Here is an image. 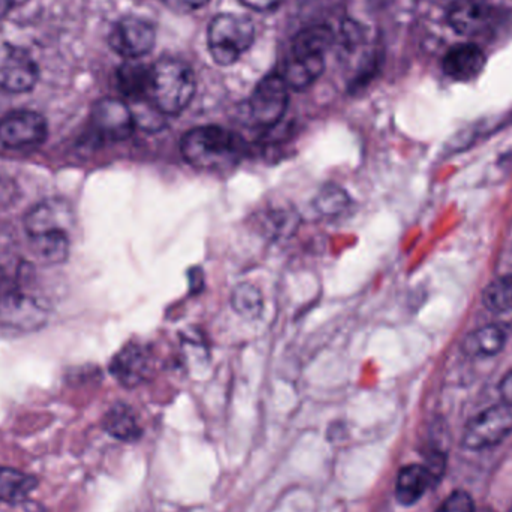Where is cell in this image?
I'll return each instance as SVG.
<instances>
[{
  "mask_svg": "<svg viewBox=\"0 0 512 512\" xmlns=\"http://www.w3.org/2000/svg\"><path fill=\"white\" fill-rule=\"evenodd\" d=\"M245 152L242 137L221 126H200L183 135V158L197 170L227 173L240 164Z\"/></svg>",
  "mask_w": 512,
  "mask_h": 512,
  "instance_id": "1",
  "label": "cell"
},
{
  "mask_svg": "<svg viewBox=\"0 0 512 512\" xmlns=\"http://www.w3.org/2000/svg\"><path fill=\"white\" fill-rule=\"evenodd\" d=\"M197 92V78L188 63L165 57L152 63L147 101L164 116H179Z\"/></svg>",
  "mask_w": 512,
  "mask_h": 512,
  "instance_id": "2",
  "label": "cell"
},
{
  "mask_svg": "<svg viewBox=\"0 0 512 512\" xmlns=\"http://www.w3.org/2000/svg\"><path fill=\"white\" fill-rule=\"evenodd\" d=\"M256 38L254 21L245 15L222 14L213 17L207 27V47L218 65L231 66L251 50Z\"/></svg>",
  "mask_w": 512,
  "mask_h": 512,
  "instance_id": "3",
  "label": "cell"
},
{
  "mask_svg": "<svg viewBox=\"0 0 512 512\" xmlns=\"http://www.w3.org/2000/svg\"><path fill=\"white\" fill-rule=\"evenodd\" d=\"M47 321L44 304L18 280L0 277V322L15 330H38Z\"/></svg>",
  "mask_w": 512,
  "mask_h": 512,
  "instance_id": "4",
  "label": "cell"
},
{
  "mask_svg": "<svg viewBox=\"0 0 512 512\" xmlns=\"http://www.w3.org/2000/svg\"><path fill=\"white\" fill-rule=\"evenodd\" d=\"M44 117L35 111L17 110L0 119V150L20 152L35 149L47 140Z\"/></svg>",
  "mask_w": 512,
  "mask_h": 512,
  "instance_id": "5",
  "label": "cell"
},
{
  "mask_svg": "<svg viewBox=\"0 0 512 512\" xmlns=\"http://www.w3.org/2000/svg\"><path fill=\"white\" fill-rule=\"evenodd\" d=\"M108 44L125 60H140L152 53L156 45V27L137 15H126L114 23Z\"/></svg>",
  "mask_w": 512,
  "mask_h": 512,
  "instance_id": "6",
  "label": "cell"
},
{
  "mask_svg": "<svg viewBox=\"0 0 512 512\" xmlns=\"http://www.w3.org/2000/svg\"><path fill=\"white\" fill-rule=\"evenodd\" d=\"M512 433V406L502 402L472 418L463 433V447L472 451L495 447Z\"/></svg>",
  "mask_w": 512,
  "mask_h": 512,
  "instance_id": "7",
  "label": "cell"
},
{
  "mask_svg": "<svg viewBox=\"0 0 512 512\" xmlns=\"http://www.w3.org/2000/svg\"><path fill=\"white\" fill-rule=\"evenodd\" d=\"M289 104V87L279 72L265 75L256 84L249 99V114L256 125L273 128L285 116Z\"/></svg>",
  "mask_w": 512,
  "mask_h": 512,
  "instance_id": "8",
  "label": "cell"
},
{
  "mask_svg": "<svg viewBox=\"0 0 512 512\" xmlns=\"http://www.w3.org/2000/svg\"><path fill=\"white\" fill-rule=\"evenodd\" d=\"M39 68L29 51L15 45L0 48V89L6 93L30 92L38 83Z\"/></svg>",
  "mask_w": 512,
  "mask_h": 512,
  "instance_id": "9",
  "label": "cell"
},
{
  "mask_svg": "<svg viewBox=\"0 0 512 512\" xmlns=\"http://www.w3.org/2000/svg\"><path fill=\"white\" fill-rule=\"evenodd\" d=\"M90 125L96 137L104 141H123L137 128L134 111L120 99L104 98L92 108Z\"/></svg>",
  "mask_w": 512,
  "mask_h": 512,
  "instance_id": "10",
  "label": "cell"
},
{
  "mask_svg": "<svg viewBox=\"0 0 512 512\" xmlns=\"http://www.w3.org/2000/svg\"><path fill=\"white\" fill-rule=\"evenodd\" d=\"M110 372L123 387H138L149 379L152 372L149 349L138 342L126 343L111 360Z\"/></svg>",
  "mask_w": 512,
  "mask_h": 512,
  "instance_id": "11",
  "label": "cell"
},
{
  "mask_svg": "<svg viewBox=\"0 0 512 512\" xmlns=\"http://www.w3.org/2000/svg\"><path fill=\"white\" fill-rule=\"evenodd\" d=\"M71 222V206L63 198L41 201L24 216V228L29 237L48 233H66Z\"/></svg>",
  "mask_w": 512,
  "mask_h": 512,
  "instance_id": "12",
  "label": "cell"
},
{
  "mask_svg": "<svg viewBox=\"0 0 512 512\" xmlns=\"http://www.w3.org/2000/svg\"><path fill=\"white\" fill-rule=\"evenodd\" d=\"M492 15V6L487 0H454L447 12L448 23L463 36L486 32Z\"/></svg>",
  "mask_w": 512,
  "mask_h": 512,
  "instance_id": "13",
  "label": "cell"
},
{
  "mask_svg": "<svg viewBox=\"0 0 512 512\" xmlns=\"http://www.w3.org/2000/svg\"><path fill=\"white\" fill-rule=\"evenodd\" d=\"M487 65V56L478 45L460 44L451 48L442 60V69L456 81L475 80Z\"/></svg>",
  "mask_w": 512,
  "mask_h": 512,
  "instance_id": "14",
  "label": "cell"
},
{
  "mask_svg": "<svg viewBox=\"0 0 512 512\" xmlns=\"http://www.w3.org/2000/svg\"><path fill=\"white\" fill-rule=\"evenodd\" d=\"M336 44V32L328 24L304 27L291 42L289 56L301 59H325L328 50Z\"/></svg>",
  "mask_w": 512,
  "mask_h": 512,
  "instance_id": "15",
  "label": "cell"
},
{
  "mask_svg": "<svg viewBox=\"0 0 512 512\" xmlns=\"http://www.w3.org/2000/svg\"><path fill=\"white\" fill-rule=\"evenodd\" d=\"M150 77H152V65H147L140 60H126L116 71L117 89L135 104L146 102Z\"/></svg>",
  "mask_w": 512,
  "mask_h": 512,
  "instance_id": "16",
  "label": "cell"
},
{
  "mask_svg": "<svg viewBox=\"0 0 512 512\" xmlns=\"http://www.w3.org/2000/svg\"><path fill=\"white\" fill-rule=\"evenodd\" d=\"M430 472L424 465L405 466L396 481V499L400 505L411 507L417 504L430 487L435 486Z\"/></svg>",
  "mask_w": 512,
  "mask_h": 512,
  "instance_id": "17",
  "label": "cell"
},
{
  "mask_svg": "<svg viewBox=\"0 0 512 512\" xmlns=\"http://www.w3.org/2000/svg\"><path fill=\"white\" fill-rule=\"evenodd\" d=\"M324 69L325 59H300V57L288 56L283 60L279 75L289 90L301 92L316 83Z\"/></svg>",
  "mask_w": 512,
  "mask_h": 512,
  "instance_id": "18",
  "label": "cell"
},
{
  "mask_svg": "<svg viewBox=\"0 0 512 512\" xmlns=\"http://www.w3.org/2000/svg\"><path fill=\"white\" fill-rule=\"evenodd\" d=\"M507 345V333L498 325H486L472 331L463 340V352L469 357L489 358L498 355Z\"/></svg>",
  "mask_w": 512,
  "mask_h": 512,
  "instance_id": "19",
  "label": "cell"
},
{
  "mask_svg": "<svg viewBox=\"0 0 512 512\" xmlns=\"http://www.w3.org/2000/svg\"><path fill=\"white\" fill-rule=\"evenodd\" d=\"M38 487V478L14 468L0 466V504L18 505L27 502Z\"/></svg>",
  "mask_w": 512,
  "mask_h": 512,
  "instance_id": "20",
  "label": "cell"
},
{
  "mask_svg": "<svg viewBox=\"0 0 512 512\" xmlns=\"http://www.w3.org/2000/svg\"><path fill=\"white\" fill-rule=\"evenodd\" d=\"M104 429L108 435L122 442H137L143 435L137 415L128 405L117 403L104 417Z\"/></svg>",
  "mask_w": 512,
  "mask_h": 512,
  "instance_id": "21",
  "label": "cell"
},
{
  "mask_svg": "<svg viewBox=\"0 0 512 512\" xmlns=\"http://www.w3.org/2000/svg\"><path fill=\"white\" fill-rule=\"evenodd\" d=\"M30 249L45 264H60L68 258V234L48 233L30 237Z\"/></svg>",
  "mask_w": 512,
  "mask_h": 512,
  "instance_id": "22",
  "label": "cell"
},
{
  "mask_svg": "<svg viewBox=\"0 0 512 512\" xmlns=\"http://www.w3.org/2000/svg\"><path fill=\"white\" fill-rule=\"evenodd\" d=\"M231 306L243 318L256 319L264 310V297L254 283H240L231 294Z\"/></svg>",
  "mask_w": 512,
  "mask_h": 512,
  "instance_id": "23",
  "label": "cell"
},
{
  "mask_svg": "<svg viewBox=\"0 0 512 512\" xmlns=\"http://www.w3.org/2000/svg\"><path fill=\"white\" fill-rule=\"evenodd\" d=\"M483 303L493 313H507L512 310V274L496 277L483 292Z\"/></svg>",
  "mask_w": 512,
  "mask_h": 512,
  "instance_id": "24",
  "label": "cell"
},
{
  "mask_svg": "<svg viewBox=\"0 0 512 512\" xmlns=\"http://www.w3.org/2000/svg\"><path fill=\"white\" fill-rule=\"evenodd\" d=\"M349 203H351V200H349L348 194L339 186L330 183V185H325L316 195L315 209L322 216L333 218V216H339L343 210H346Z\"/></svg>",
  "mask_w": 512,
  "mask_h": 512,
  "instance_id": "25",
  "label": "cell"
},
{
  "mask_svg": "<svg viewBox=\"0 0 512 512\" xmlns=\"http://www.w3.org/2000/svg\"><path fill=\"white\" fill-rule=\"evenodd\" d=\"M268 233L274 236L282 237L283 234L294 233L298 225V218L291 210H274L267 216Z\"/></svg>",
  "mask_w": 512,
  "mask_h": 512,
  "instance_id": "26",
  "label": "cell"
},
{
  "mask_svg": "<svg viewBox=\"0 0 512 512\" xmlns=\"http://www.w3.org/2000/svg\"><path fill=\"white\" fill-rule=\"evenodd\" d=\"M436 512H475L474 501L466 492L451 493Z\"/></svg>",
  "mask_w": 512,
  "mask_h": 512,
  "instance_id": "27",
  "label": "cell"
},
{
  "mask_svg": "<svg viewBox=\"0 0 512 512\" xmlns=\"http://www.w3.org/2000/svg\"><path fill=\"white\" fill-rule=\"evenodd\" d=\"M161 2L171 11L189 14V12L204 8L210 0H161Z\"/></svg>",
  "mask_w": 512,
  "mask_h": 512,
  "instance_id": "28",
  "label": "cell"
},
{
  "mask_svg": "<svg viewBox=\"0 0 512 512\" xmlns=\"http://www.w3.org/2000/svg\"><path fill=\"white\" fill-rule=\"evenodd\" d=\"M246 8L256 12H273L282 5L283 0H239Z\"/></svg>",
  "mask_w": 512,
  "mask_h": 512,
  "instance_id": "29",
  "label": "cell"
},
{
  "mask_svg": "<svg viewBox=\"0 0 512 512\" xmlns=\"http://www.w3.org/2000/svg\"><path fill=\"white\" fill-rule=\"evenodd\" d=\"M499 391H501L502 402L512 406V369L502 379Z\"/></svg>",
  "mask_w": 512,
  "mask_h": 512,
  "instance_id": "30",
  "label": "cell"
},
{
  "mask_svg": "<svg viewBox=\"0 0 512 512\" xmlns=\"http://www.w3.org/2000/svg\"><path fill=\"white\" fill-rule=\"evenodd\" d=\"M12 6H14V0H0V20L11 12Z\"/></svg>",
  "mask_w": 512,
  "mask_h": 512,
  "instance_id": "31",
  "label": "cell"
},
{
  "mask_svg": "<svg viewBox=\"0 0 512 512\" xmlns=\"http://www.w3.org/2000/svg\"><path fill=\"white\" fill-rule=\"evenodd\" d=\"M26 511L27 512H47L42 505L35 504V502H29V504L26 505Z\"/></svg>",
  "mask_w": 512,
  "mask_h": 512,
  "instance_id": "32",
  "label": "cell"
},
{
  "mask_svg": "<svg viewBox=\"0 0 512 512\" xmlns=\"http://www.w3.org/2000/svg\"><path fill=\"white\" fill-rule=\"evenodd\" d=\"M510 512H512V508H511V511H510Z\"/></svg>",
  "mask_w": 512,
  "mask_h": 512,
  "instance_id": "33",
  "label": "cell"
}]
</instances>
